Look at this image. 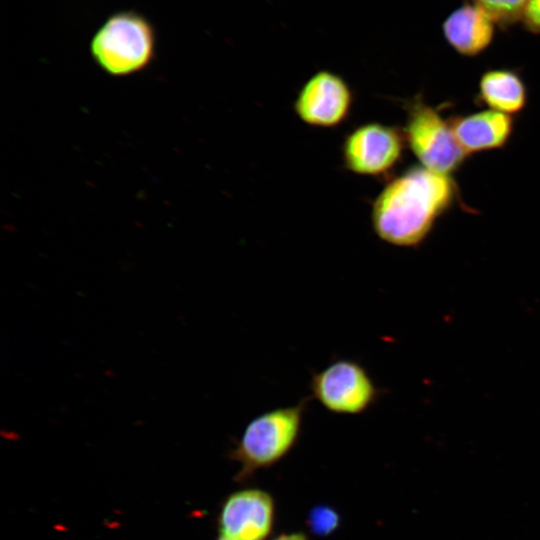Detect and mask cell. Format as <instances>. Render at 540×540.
Instances as JSON below:
<instances>
[{"label":"cell","mask_w":540,"mask_h":540,"mask_svg":"<svg viewBox=\"0 0 540 540\" xmlns=\"http://www.w3.org/2000/svg\"><path fill=\"white\" fill-rule=\"evenodd\" d=\"M406 146L403 130L378 122L365 123L345 136L341 147L343 164L357 175L388 177L401 161Z\"/></svg>","instance_id":"obj_6"},{"label":"cell","mask_w":540,"mask_h":540,"mask_svg":"<svg viewBox=\"0 0 540 540\" xmlns=\"http://www.w3.org/2000/svg\"><path fill=\"white\" fill-rule=\"evenodd\" d=\"M311 397L264 411L245 426L230 456L240 465L239 478L268 468L283 459L297 444Z\"/></svg>","instance_id":"obj_3"},{"label":"cell","mask_w":540,"mask_h":540,"mask_svg":"<svg viewBox=\"0 0 540 540\" xmlns=\"http://www.w3.org/2000/svg\"><path fill=\"white\" fill-rule=\"evenodd\" d=\"M95 64L107 75L126 77L146 69L156 53V30L151 21L134 10L108 16L90 40Z\"/></svg>","instance_id":"obj_2"},{"label":"cell","mask_w":540,"mask_h":540,"mask_svg":"<svg viewBox=\"0 0 540 540\" xmlns=\"http://www.w3.org/2000/svg\"><path fill=\"white\" fill-rule=\"evenodd\" d=\"M353 100L352 89L344 78L334 72L321 70L302 85L293 108L305 124L333 128L348 118Z\"/></svg>","instance_id":"obj_7"},{"label":"cell","mask_w":540,"mask_h":540,"mask_svg":"<svg viewBox=\"0 0 540 540\" xmlns=\"http://www.w3.org/2000/svg\"><path fill=\"white\" fill-rule=\"evenodd\" d=\"M529 0H474L493 21L509 25L520 19Z\"/></svg>","instance_id":"obj_12"},{"label":"cell","mask_w":540,"mask_h":540,"mask_svg":"<svg viewBox=\"0 0 540 540\" xmlns=\"http://www.w3.org/2000/svg\"><path fill=\"white\" fill-rule=\"evenodd\" d=\"M307 522L311 532L327 536L338 528L340 517L334 508L318 505L310 510Z\"/></svg>","instance_id":"obj_13"},{"label":"cell","mask_w":540,"mask_h":540,"mask_svg":"<svg viewBox=\"0 0 540 540\" xmlns=\"http://www.w3.org/2000/svg\"><path fill=\"white\" fill-rule=\"evenodd\" d=\"M449 120L457 142L468 156L505 147L515 126L513 116L490 109Z\"/></svg>","instance_id":"obj_9"},{"label":"cell","mask_w":540,"mask_h":540,"mask_svg":"<svg viewBox=\"0 0 540 540\" xmlns=\"http://www.w3.org/2000/svg\"><path fill=\"white\" fill-rule=\"evenodd\" d=\"M521 19L529 31L540 33V0H529Z\"/></svg>","instance_id":"obj_14"},{"label":"cell","mask_w":540,"mask_h":540,"mask_svg":"<svg viewBox=\"0 0 540 540\" xmlns=\"http://www.w3.org/2000/svg\"><path fill=\"white\" fill-rule=\"evenodd\" d=\"M310 397L336 415H361L371 409L382 390L365 366L350 358H336L311 374Z\"/></svg>","instance_id":"obj_5"},{"label":"cell","mask_w":540,"mask_h":540,"mask_svg":"<svg viewBox=\"0 0 540 540\" xmlns=\"http://www.w3.org/2000/svg\"><path fill=\"white\" fill-rule=\"evenodd\" d=\"M493 19L478 5L464 4L443 23V34L453 49L463 56H476L491 43Z\"/></svg>","instance_id":"obj_10"},{"label":"cell","mask_w":540,"mask_h":540,"mask_svg":"<svg viewBox=\"0 0 540 540\" xmlns=\"http://www.w3.org/2000/svg\"><path fill=\"white\" fill-rule=\"evenodd\" d=\"M219 540H227V539H225V538L221 537V539H219Z\"/></svg>","instance_id":"obj_16"},{"label":"cell","mask_w":540,"mask_h":540,"mask_svg":"<svg viewBox=\"0 0 540 540\" xmlns=\"http://www.w3.org/2000/svg\"><path fill=\"white\" fill-rule=\"evenodd\" d=\"M403 108L406 121L402 130L406 145L419 165L446 175L458 171L468 155L457 142L450 120L421 95L405 101Z\"/></svg>","instance_id":"obj_4"},{"label":"cell","mask_w":540,"mask_h":540,"mask_svg":"<svg viewBox=\"0 0 540 540\" xmlns=\"http://www.w3.org/2000/svg\"><path fill=\"white\" fill-rule=\"evenodd\" d=\"M477 100L490 110L513 116L526 107L528 91L515 71L493 69L480 77Z\"/></svg>","instance_id":"obj_11"},{"label":"cell","mask_w":540,"mask_h":540,"mask_svg":"<svg viewBox=\"0 0 540 540\" xmlns=\"http://www.w3.org/2000/svg\"><path fill=\"white\" fill-rule=\"evenodd\" d=\"M275 505L271 495L259 489L231 494L219 514V530L227 540H265L274 525Z\"/></svg>","instance_id":"obj_8"},{"label":"cell","mask_w":540,"mask_h":540,"mask_svg":"<svg viewBox=\"0 0 540 540\" xmlns=\"http://www.w3.org/2000/svg\"><path fill=\"white\" fill-rule=\"evenodd\" d=\"M273 540H307V537L302 533L282 534Z\"/></svg>","instance_id":"obj_15"},{"label":"cell","mask_w":540,"mask_h":540,"mask_svg":"<svg viewBox=\"0 0 540 540\" xmlns=\"http://www.w3.org/2000/svg\"><path fill=\"white\" fill-rule=\"evenodd\" d=\"M451 175L413 165L388 180L371 207V224L383 242L416 248L459 200Z\"/></svg>","instance_id":"obj_1"}]
</instances>
